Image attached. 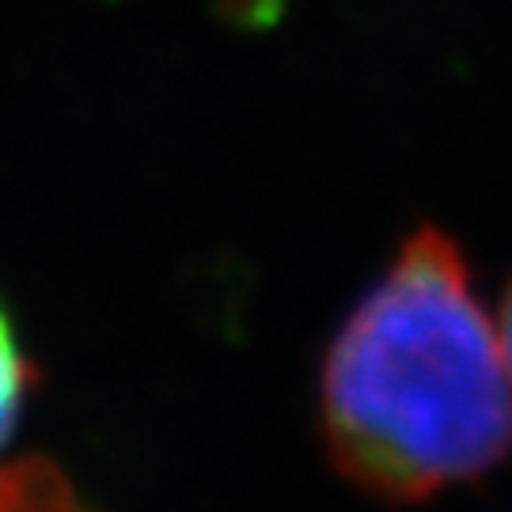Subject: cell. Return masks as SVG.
I'll return each mask as SVG.
<instances>
[{"label":"cell","mask_w":512,"mask_h":512,"mask_svg":"<svg viewBox=\"0 0 512 512\" xmlns=\"http://www.w3.org/2000/svg\"><path fill=\"white\" fill-rule=\"evenodd\" d=\"M330 463L384 501H429L512 456V380L467 258L440 228L403 239L334 334L319 380Z\"/></svg>","instance_id":"cell-1"},{"label":"cell","mask_w":512,"mask_h":512,"mask_svg":"<svg viewBox=\"0 0 512 512\" xmlns=\"http://www.w3.org/2000/svg\"><path fill=\"white\" fill-rule=\"evenodd\" d=\"M31 384H35L31 361H27V353L19 346L16 327H12L8 311L0 304V452L8 448L12 433L19 429V418H23Z\"/></svg>","instance_id":"cell-3"},{"label":"cell","mask_w":512,"mask_h":512,"mask_svg":"<svg viewBox=\"0 0 512 512\" xmlns=\"http://www.w3.org/2000/svg\"><path fill=\"white\" fill-rule=\"evenodd\" d=\"M0 512H95L54 459L0 463Z\"/></svg>","instance_id":"cell-2"},{"label":"cell","mask_w":512,"mask_h":512,"mask_svg":"<svg viewBox=\"0 0 512 512\" xmlns=\"http://www.w3.org/2000/svg\"><path fill=\"white\" fill-rule=\"evenodd\" d=\"M494 323H497V338H501V353H505V368H509V380H512V281L505 300H501V315H497Z\"/></svg>","instance_id":"cell-4"}]
</instances>
